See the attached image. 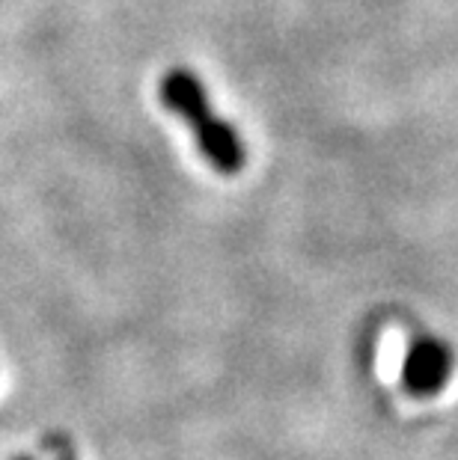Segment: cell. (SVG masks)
I'll list each match as a JSON object with an SVG mask.
<instances>
[{"instance_id":"1","label":"cell","mask_w":458,"mask_h":460,"mask_svg":"<svg viewBox=\"0 0 458 460\" xmlns=\"http://www.w3.org/2000/svg\"><path fill=\"white\" fill-rule=\"evenodd\" d=\"M161 102L170 107L173 113L182 116L193 128L200 152L206 161L223 175H236L245 170L247 164V146L241 134L232 128L227 119H220L218 111L209 102L206 86L191 68H170L158 81Z\"/></svg>"},{"instance_id":"2","label":"cell","mask_w":458,"mask_h":460,"mask_svg":"<svg viewBox=\"0 0 458 460\" xmlns=\"http://www.w3.org/2000/svg\"><path fill=\"white\" fill-rule=\"evenodd\" d=\"M455 371V350L444 339H417L402 359V386L417 398H428L450 384Z\"/></svg>"},{"instance_id":"4","label":"cell","mask_w":458,"mask_h":460,"mask_svg":"<svg viewBox=\"0 0 458 460\" xmlns=\"http://www.w3.org/2000/svg\"><path fill=\"white\" fill-rule=\"evenodd\" d=\"M15 460H33V457H15Z\"/></svg>"},{"instance_id":"3","label":"cell","mask_w":458,"mask_h":460,"mask_svg":"<svg viewBox=\"0 0 458 460\" xmlns=\"http://www.w3.org/2000/svg\"><path fill=\"white\" fill-rule=\"evenodd\" d=\"M48 448L54 452V460H77L75 446L66 437H51V439H48Z\"/></svg>"}]
</instances>
